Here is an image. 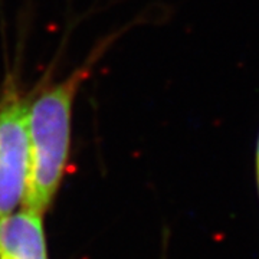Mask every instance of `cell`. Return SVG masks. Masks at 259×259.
<instances>
[{
	"mask_svg": "<svg viewBox=\"0 0 259 259\" xmlns=\"http://www.w3.org/2000/svg\"><path fill=\"white\" fill-rule=\"evenodd\" d=\"M29 100L13 76L0 94V216L23 202L29 177Z\"/></svg>",
	"mask_w": 259,
	"mask_h": 259,
	"instance_id": "obj_2",
	"label": "cell"
},
{
	"mask_svg": "<svg viewBox=\"0 0 259 259\" xmlns=\"http://www.w3.org/2000/svg\"><path fill=\"white\" fill-rule=\"evenodd\" d=\"M0 259H47L40 213L23 209L0 216Z\"/></svg>",
	"mask_w": 259,
	"mask_h": 259,
	"instance_id": "obj_3",
	"label": "cell"
},
{
	"mask_svg": "<svg viewBox=\"0 0 259 259\" xmlns=\"http://www.w3.org/2000/svg\"><path fill=\"white\" fill-rule=\"evenodd\" d=\"M255 176H256V186H258L259 194V133L256 139V146H255Z\"/></svg>",
	"mask_w": 259,
	"mask_h": 259,
	"instance_id": "obj_4",
	"label": "cell"
},
{
	"mask_svg": "<svg viewBox=\"0 0 259 259\" xmlns=\"http://www.w3.org/2000/svg\"><path fill=\"white\" fill-rule=\"evenodd\" d=\"M120 33L101 40L87 61L62 81L44 88L28 105L30 164L23 209L42 213L54 199L64 176L71 146L76 95L94 68Z\"/></svg>",
	"mask_w": 259,
	"mask_h": 259,
	"instance_id": "obj_1",
	"label": "cell"
}]
</instances>
